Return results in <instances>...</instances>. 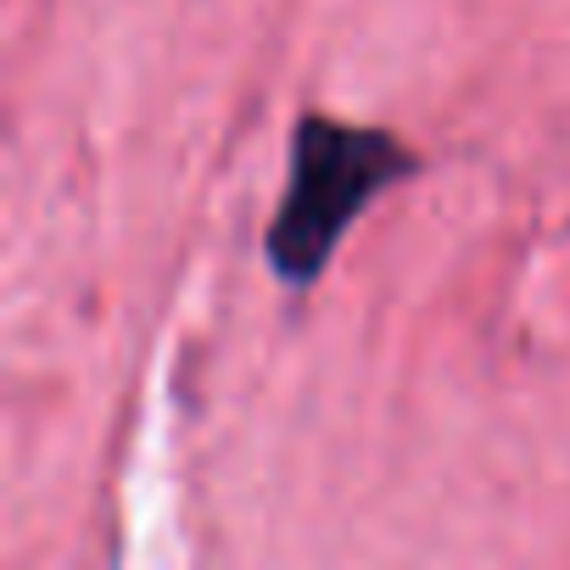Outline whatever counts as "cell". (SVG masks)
I'll return each mask as SVG.
<instances>
[{"label":"cell","instance_id":"obj_1","mask_svg":"<svg viewBox=\"0 0 570 570\" xmlns=\"http://www.w3.org/2000/svg\"><path fill=\"white\" fill-rule=\"evenodd\" d=\"M285 190L263 229L268 274L285 292H314L331 268L336 246L358 224V213L420 174V151L403 146L392 129L375 124H342L331 112H303L292 129V157H285Z\"/></svg>","mask_w":570,"mask_h":570}]
</instances>
